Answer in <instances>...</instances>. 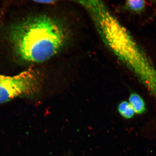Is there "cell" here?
I'll return each mask as SVG.
<instances>
[{"mask_svg":"<svg viewBox=\"0 0 156 156\" xmlns=\"http://www.w3.org/2000/svg\"><path fill=\"white\" fill-rule=\"evenodd\" d=\"M91 17L107 48L156 98V68L147 52L106 5L97 7Z\"/></svg>","mask_w":156,"mask_h":156,"instance_id":"obj_1","label":"cell"},{"mask_svg":"<svg viewBox=\"0 0 156 156\" xmlns=\"http://www.w3.org/2000/svg\"><path fill=\"white\" fill-rule=\"evenodd\" d=\"M9 37L20 58L36 63L54 55L65 40L61 26L46 16L29 18L15 25L10 31Z\"/></svg>","mask_w":156,"mask_h":156,"instance_id":"obj_2","label":"cell"},{"mask_svg":"<svg viewBox=\"0 0 156 156\" xmlns=\"http://www.w3.org/2000/svg\"><path fill=\"white\" fill-rule=\"evenodd\" d=\"M41 87L40 78L32 69L12 76L0 75V103L17 97L36 94Z\"/></svg>","mask_w":156,"mask_h":156,"instance_id":"obj_3","label":"cell"},{"mask_svg":"<svg viewBox=\"0 0 156 156\" xmlns=\"http://www.w3.org/2000/svg\"><path fill=\"white\" fill-rule=\"evenodd\" d=\"M126 5L128 9L130 11L134 12L140 13L145 10L146 7V3L145 1L143 0H130L126 2Z\"/></svg>","mask_w":156,"mask_h":156,"instance_id":"obj_6","label":"cell"},{"mask_svg":"<svg viewBox=\"0 0 156 156\" xmlns=\"http://www.w3.org/2000/svg\"><path fill=\"white\" fill-rule=\"evenodd\" d=\"M39 3H44V4H49L55 2V1H36Z\"/></svg>","mask_w":156,"mask_h":156,"instance_id":"obj_7","label":"cell"},{"mask_svg":"<svg viewBox=\"0 0 156 156\" xmlns=\"http://www.w3.org/2000/svg\"><path fill=\"white\" fill-rule=\"evenodd\" d=\"M118 110L121 115L126 119H131L136 114L129 103L126 101H122L119 104Z\"/></svg>","mask_w":156,"mask_h":156,"instance_id":"obj_5","label":"cell"},{"mask_svg":"<svg viewBox=\"0 0 156 156\" xmlns=\"http://www.w3.org/2000/svg\"><path fill=\"white\" fill-rule=\"evenodd\" d=\"M129 101L136 114H141L145 112V103L144 99L138 94L131 93L129 98Z\"/></svg>","mask_w":156,"mask_h":156,"instance_id":"obj_4","label":"cell"}]
</instances>
